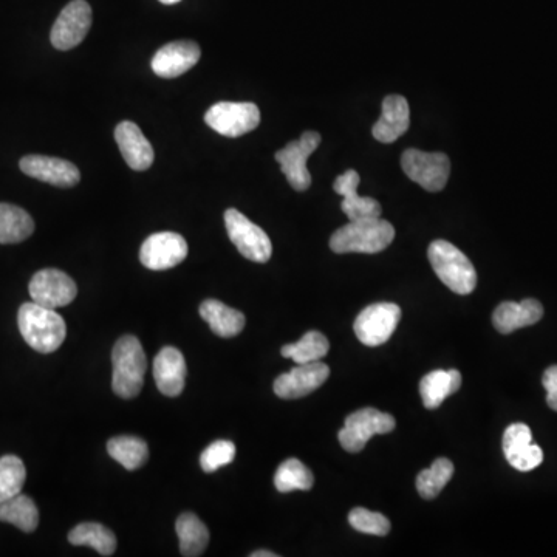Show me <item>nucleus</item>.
I'll use <instances>...</instances> for the list:
<instances>
[{"instance_id":"f257e3e1","label":"nucleus","mask_w":557,"mask_h":557,"mask_svg":"<svg viewBox=\"0 0 557 557\" xmlns=\"http://www.w3.org/2000/svg\"><path fill=\"white\" fill-rule=\"evenodd\" d=\"M395 239L392 223L381 217L350 220L330 239V248L336 254H376L386 250Z\"/></svg>"},{"instance_id":"f03ea898","label":"nucleus","mask_w":557,"mask_h":557,"mask_svg":"<svg viewBox=\"0 0 557 557\" xmlns=\"http://www.w3.org/2000/svg\"><path fill=\"white\" fill-rule=\"evenodd\" d=\"M18 324L22 338L39 353L56 352L67 336V325L62 316L36 302H27L19 308Z\"/></svg>"},{"instance_id":"7ed1b4c3","label":"nucleus","mask_w":557,"mask_h":557,"mask_svg":"<svg viewBox=\"0 0 557 557\" xmlns=\"http://www.w3.org/2000/svg\"><path fill=\"white\" fill-rule=\"evenodd\" d=\"M113 392L124 400L140 395L147 370L146 353L135 336L118 339L112 352Z\"/></svg>"},{"instance_id":"20e7f679","label":"nucleus","mask_w":557,"mask_h":557,"mask_svg":"<svg viewBox=\"0 0 557 557\" xmlns=\"http://www.w3.org/2000/svg\"><path fill=\"white\" fill-rule=\"evenodd\" d=\"M429 262L440 281L457 294H471L477 285V273L471 260L446 240L429 245Z\"/></svg>"},{"instance_id":"39448f33","label":"nucleus","mask_w":557,"mask_h":557,"mask_svg":"<svg viewBox=\"0 0 557 557\" xmlns=\"http://www.w3.org/2000/svg\"><path fill=\"white\" fill-rule=\"evenodd\" d=\"M225 226L229 240L239 253L251 262L265 264L273 254V245L264 229L251 222L242 212L231 208L225 212Z\"/></svg>"},{"instance_id":"423d86ee","label":"nucleus","mask_w":557,"mask_h":557,"mask_svg":"<svg viewBox=\"0 0 557 557\" xmlns=\"http://www.w3.org/2000/svg\"><path fill=\"white\" fill-rule=\"evenodd\" d=\"M404 174L412 182L429 192H438L445 188L451 174V161L441 152H423L407 149L401 157Z\"/></svg>"},{"instance_id":"0eeeda50","label":"nucleus","mask_w":557,"mask_h":557,"mask_svg":"<svg viewBox=\"0 0 557 557\" xmlns=\"http://www.w3.org/2000/svg\"><path fill=\"white\" fill-rule=\"evenodd\" d=\"M395 426V418L386 412L376 411L373 407L359 409L346 418V424L338 434L339 443L347 452H361L373 435L389 434Z\"/></svg>"},{"instance_id":"6e6552de","label":"nucleus","mask_w":557,"mask_h":557,"mask_svg":"<svg viewBox=\"0 0 557 557\" xmlns=\"http://www.w3.org/2000/svg\"><path fill=\"white\" fill-rule=\"evenodd\" d=\"M401 319V308L392 302H378L369 305L359 313L356 318V338L363 342L364 346L378 347L386 344L390 336L397 330Z\"/></svg>"},{"instance_id":"1a4fd4ad","label":"nucleus","mask_w":557,"mask_h":557,"mask_svg":"<svg viewBox=\"0 0 557 557\" xmlns=\"http://www.w3.org/2000/svg\"><path fill=\"white\" fill-rule=\"evenodd\" d=\"M206 124L217 134L228 138H239L253 132L260 124V110L253 103L214 104L205 115Z\"/></svg>"},{"instance_id":"9d476101","label":"nucleus","mask_w":557,"mask_h":557,"mask_svg":"<svg viewBox=\"0 0 557 557\" xmlns=\"http://www.w3.org/2000/svg\"><path fill=\"white\" fill-rule=\"evenodd\" d=\"M322 138L318 132L308 130L299 140L285 146L276 152V161L281 165V171L287 177L291 188L296 191H307L311 186V175L307 168V160L318 149Z\"/></svg>"},{"instance_id":"9b49d317","label":"nucleus","mask_w":557,"mask_h":557,"mask_svg":"<svg viewBox=\"0 0 557 557\" xmlns=\"http://www.w3.org/2000/svg\"><path fill=\"white\" fill-rule=\"evenodd\" d=\"M92 27V8L86 0H72L59 14L50 33L53 47L61 52L72 50L86 39Z\"/></svg>"},{"instance_id":"f8f14e48","label":"nucleus","mask_w":557,"mask_h":557,"mask_svg":"<svg viewBox=\"0 0 557 557\" xmlns=\"http://www.w3.org/2000/svg\"><path fill=\"white\" fill-rule=\"evenodd\" d=\"M28 291L33 302L56 310L75 301L78 287L69 274L55 268H47L33 276Z\"/></svg>"},{"instance_id":"ddd939ff","label":"nucleus","mask_w":557,"mask_h":557,"mask_svg":"<svg viewBox=\"0 0 557 557\" xmlns=\"http://www.w3.org/2000/svg\"><path fill=\"white\" fill-rule=\"evenodd\" d=\"M188 257V242L185 237L171 231L152 234L144 240L140 260L152 271H165L182 264Z\"/></svg>"},{"instance_id":"4468645a","label":"nucleus","mask_w":557,"mask_h":557,"mask_svg":"<svg viewBox=\"0 0 557 557\" xmlns=\"http://www.w3.org/2000/svg\"><path fill=\"white\" fill-rule=\"evenodd\" d=\"M330 369L327 364L316 363L298 364L284 375L277 376L274 381V393L284 400H296L307 397L329 378Z\"/></svg>"},{"instance_id":"2eb2a0df","label":"nucleus","mask_w":557,"mask_h":557,"mask_svg":"<svg viewBox=\"0 0 557 557\" xmlns=\"http://www.w3.org/2000/svg\"><path fill=\"white\" fill-rule=\"evenodd\" d=\"M21 171L28 177L58 188H73L81 180V172L70 161L45 155H27L22 158Z\"/></svg>"},{"instance_id":"dca6fc26","label":"nucleus","mask_w":557,"mask_h":557,"mask_svg":"<svg viewBox=\"0 0 557 557\" xmlns=\"http://www.w3.org/2000/svg\"><path fill=\"white\" fill-rule=\"evenodd\" d=\"M503 452L506 460L517 471L528 472L544 462V452L533 443V434L527 424H511L503 434Z\"/></svg>"},{"instance_id":"f3484780","label":"nucleus","mask_w":557,"mask_h":557,"mask_svg":"<svg viewBox=\"0 0 557 557\" xmlns=\"http://www.w3.org/2000/svg\"><path fill=\"white\" fill-rule=\"evenodd\" d=\"M200 56H202V50L195 42H169L155 53L152 58V70L160 78H178L197 65Z\"/></svg>"},{"instance_id":"a211bd4d","label":"nucleus","mask_w":557,"mask_h":557,"mask_svg":"<svg viewBox=\"0 0 557 557\" xmlns=\"http://www.w3.org/2000/svg\"><path fill=\"white\" fill-rule=\"evenodd\" d=\"M115 141L129 168L147 171L154 163V147L149 143L140 127L132 121H123L115 129Z\"/></svg>"},{"instance_id":"6ab92c4d","label":"nucleus","mask_w":557,"mask_h":557,"mask_svg":"<svg viewBox=\"0 0 557 557\" xmlns=\"http://www.w3.org/2000/svg\"><path fill=\"white\" fill-rule=\"evenodd\" d=\"M154 378L158 390L166 397H178L185 389V356L175 347H165L155 356Z\"/></svg>"},{"instance_id":"aec40b11","label":"nucleus","mask_w":557,"mask_h":557,"mask_svg":"<svg viewBox=\"0 0 557 557\" xmlns=\"http://www.w3.org/2000/svg\"><path fill=\"white\" fill-rule=\"evenodd\" d=\"M361 182L358 172L349 169L336 178L333 189L336 194L342 195V211L349 220L369 219V217H381V205L370 197L358 195V186Z\"/></svg>"},{"instance_id":"412c9836","label":"nucleus","mask_w":557,"mask_h":557,"mask_svg":"<svg viewBox=\"0 0 557 557\" xmlns=\"http://www.w3.org/2000/svg\"><path fill=\"white\" fill-rule=\"evenodd\" d=\"M411 126V109L406 98L400 95H389L383 101V112L380 120L373 126L372 134L381 143H393L403 137Z\"/></svg>"},{"instance_id":"4be33fe9","label":"nucleus","mask_w":557,"mask_h":557,"mask_svg":"<svg viewBox=\"0 0 557 557\" xmlns=\"http://www.w3.org/2000/svg\"><path fill=\"white\" fill-rule=\"evenodd\" d=\"M544 316V307L536 299H525L522 302H503L496 308L493 324L497 332L508 335L516 330L534 325Z\"/></svg>"},{"instance_id":"5701e85b","label":"nucleus","mask_w":557,"mask_h":557,"mask_svg":"<svg viewBox=\"0 0 557 557\" xmlns=\"http://www.w3.org/2000/svg\"><path fill=\"white\" fill-rule=\"evenodd\" d=\"M200 316L208 322L212 332L220 338H234L245 329V315L236 308L228 307L216 299H208L200 305Z\"/></svg>"},{"instance_id":"b1692460","label":"nucleus","mask_w":557,"mask_h":557,"mask_svg":"<svg viewBox=\"0 0 557 557\" xmlns=\"http://www.w3.org/2000/svg\"><path fill=\"white\" fill-rule=\"evenodd\" d=\"M462 386V373L458 370H434L420 383L421 398L426 409H437L441 403Z\"/></svg>"},{"instance_id":"393cba45","label":"nucleus","mask_w":557,"mask_h":557,"mask_svg":"<svg viewBox=\"0 0 557 557\" xmlns=\"http://www.w3.org/2000/svg\"><path fill=\"white\" fill-rule=\"evenodd\" d=\"M180 553L186 557H199L209 544V531L194 513H183L175 523Z\"/></svg>"},{"instance_id":"a878e982","label":"nucleus","mask_w":557,"mask_h":557,"mask_svg":"<svg viewBox=\"0 0 557 557\" xmlns=\"http://www.w3.org/2000/svg\"><path fill=\"white\" fill-rule=\"evenodd\" d=\"M35 233V222L25 209L0 203V243H21Z\"/></svg>"},{"instance_id":"bb28decb","label":"nucleus","mask_w":557,"mask_h":557,"mask_svg":"<svg viewBox=\"0 0 557 557\" xmlns=\"http://www.w3.org/2000/svg\"><path fill=\"white\" fill-rule=\"evenodd\" d=\"M70 544L76 547H90L101 556H112L117 550V537L101 523H79L69 534Z\"/></svg>"},{"instance_id":"cd10ccee","label":"nucleus","mask_w":557,"mask_h":557,"mask_svg":"<svg viewBox=\"0 0 557 557\" xmlns=\"http://www.w3.org/2000/svg\"><path fill=\"white\" fill-rule=\"evenodd\" d=\"M0 522L11 523L24 533H33L39 525L38 506L25 494L0 503Z\"/></svg>"},{"instance_id":"c85d7f7f","label":"nucleus","mask_w":557,"mask_h":557,"mask_svg":"<svg viewBox=\"0 0 557 557\" xmlns=\"http://www.w3.org/2000/svg\"><path fill=\"white\" fill-rule=\"evenodd\" d=\"M107 452L113 460H117L127 471H137L149 458L146 441L138 437H115L107 443Z\"/></svg>"},{"instance_id":"c756f323","label":"nucleus","mask_w":557,"mask_h":557,"mask_svg":"<svg viewBox=\"0 0 557 557\" xmlns=\"http://www.w3.org/2000/svg\"><path fill=\"white\" fill-rule=\"evenodd\" d=\"M330 350L329 339L321 332L305 333L298 342L282 347V356L293 359L296 364L316 363L321 361Z\"/></svg>"},{"instance_id":"7c9ffc66","label":"nucleus","mask_w":557,"mask_h":557,"mask_svg":"<svg viewBox=\"0 0 557 557\" xmlns=\"http://www.w3.org/2000/svg\"><path fill=\"white\" fill-rule=\"evenodd\" d=\"M315 483L313 472L299 462L298 458H288L277 468L274 475V486L279 493H291V491H310Z\"/></svg>"},{"instance_id":"2f4dec72","label":"nucleus","mask_w":557,"mask_h":557,"mask_svg":"<svg viewBox=\"0 0 557 557\" xmlns=\"http://www.w3.org/2000/svg\"><path fill=\"white\" fill-rule=\"evenodd\" d=\"M454 474V465L448 458H438L431 468L424 469L418 474L417 489L423 499L432 500L441 493V489L448 485Z\"/></svg>"},{"instance_id":"473e14b6","label":"nucleus","mask_w":557,"mask_h":557,"mask_svg":"<svg viewBox=\"0 0 557 557\" xmlns=\"http://www.w3.org/2000/svg\"><path fill=\"white\" fill-rule=\"evenodd\" d=\"M24 462L16 455H4L0 458V503L22 493L25 485Z\"/></svg>"},{"instance_id":"72a5a7b5","label":"nucleus","mask_w":557,"mask_h":557,"mask_svg":"<svg viewBox=\"0 0 557 557\" xmlns=\"http://www.w3.org/2000/svg\"><path fill=\"white\" fill-rule=\"evenodd\" d=\"M349 522L356 531L373 536H386L390 531V522L384 514L373 513L366 508L350 511Z\"/></svg>"},{"instance_id":"f704fd0d","label":"nucleus","mask_w":557,"mask_h":557,"mask_svg":"<svg viewBox=\"0 0 557 557\" xmlns=\"http://www.w3.org/2000/svg\"><path fill=\"white\" fill-rule=\"evenodd\" d=\"M236 458V445L233 441L217 440L209 445L200 455V466L203 471L216 472L217 469L229 465Z\"/></svg>"},{"instance_id":"c9c22d12","label":"nucleus","mask_w":557,"mask_h":557,"mask_svg":"<svg viewBox=\"0 0 557 557\" xmlns=\"http://www.w3.org/2000/svg\"><path fill=\"white\" fill-rule=\"evenodd\" d=\"M545 390H547L548 406L557 412V366L548 367L542 378Z\"/></svg>"},{"instance_id":"e433bc0d","label":"nucleus","mask_w":557,"mask_h":557,"mask_svg":"<svg viewBox=\"0 0 557 557\" xmlns=\"http://www.w3.org/2000/svg\"><path fill=\"white\" fill-rule=\"evenodd\" d=\"M251 557H277V554L273 553V551L260 550L251 554Z\"/></svg>"},{"instance_id":"4c0bfd02","label":"nucleus","mask_w":557,"mask_h":557,"mask_svg":"<svg viewBox=\"0 0 557 557\" xmlns=\"http://www.w3.org/2000/svg\"><path fill=\"white\" fill-rule=\"evenodd\" d=\"M161 4H165V5H174V4H178V2H180V0H160Z\"/></svg>"}]
</instances>
